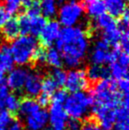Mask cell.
<instances>
[{
	"label": "cell",
	"instance_id": "obj_1",
	"mask_svg": "<svg viewBox=\"0 0 129 130\" xmlns=\"http://www.w3.org/2000/svg\"><path fill=\"white\" fill-rule=\"evenodd\" d=\"M60 52L63 64L68 68H78L82 64L89 49L87 31L79 26L64 27L55 43Z\"/></svg>",
	"mask_w": 129,
	"mask_h": 130
},
{
	"label": "cell",
	"instance_id": "obj_2",
	"mask_svg": "<svg viewBox=\"0 0 129 130\" xmlns=\"http://www.w3.org/2000/svg\"><path fill=\"white\" fill-rule=\"evenodd\" d=\"M93 105L117 109L125 98L128 96H124L119 92L117 86V82L110 78H106L97 82L92 90Z\"/></svg>",
	"mask_w": 129,
	"mask_h": 130
},
{
	"label": "cell",
	"instance_id": "obj_3",
	"mask_svg": "<svg viewBox=\"0 0 129 130\" xmlns=\"http://www.w3.org/2000/svg\"><path fill=\"white\" fill-rule=\"evenodd\" d=\"M9 48L14 64L24 67L33 62L34 53L39 48V43L34 36L21 35L12 42Z\"/></svg>",
	"mask_w": 129,
	"mask_h": 130
},
{
	"label": "cell",
	"instance_id": "obj_4",
	"mask_svg": "<svg viewBox=\"0 0 129 130\" xmlns=\"http://www.w3.org/2000/svg\"><path fill=\"white\" fill-rule=\"evenodd\" d=\"M93 99L89 93L86 91L73 92L67 96L64 104V109L67 116L71 119L82 120L91 111Z\"/></svg>",
	"mask_w": 129,
	"mask_h": 130
},
{
	"label": "cell",
	"instance_id": "obj_5",
	"mask_svg": "<svg viewBox=\"0 0 129 130\" xmlns=\"http://www.w3.org/2000/svg\"><path fill=\"white\" fill-rule=\"evenodd\" d=\"M59 22L65 27H74L83 17L84 10L81 3L77 0H67L58 10Z\"/></svg>",
	"mask_w": 129,
	"mask_h": 130
},
{
	"label": "cell",
	"instance_id": "obj_6",
	"mask_svg": "<svg viewBox=\"0 0 129 130\" xmlns=\"http://www.w3.org/2000/svg\"><path fill=\"white\" fill-rule=\"evenodd\" d=\"M68 116L64 109V104L51 103L48 111V125L50 130H66Z\"/></svg>",
	"mask_w": 129,
	"mask_h": 130
},
{
	"label": "cell",
	"instance_id": "obj_7",
	"mask_svg": "<svg viewBox=\"0 0 129 130\" xmlns=\"http://www.w3.org/2000/svg\"><path fill=\"white\" fill-rule=\"evenodd\" d=\"M89 85V80L87 76V73L81 68L72 69L66 74L65 86L70 92L84 91Z\"/></svg>",
	"mask_w": 129,
	"mask_h": 130
},
{
	"label": "cell",
	"instance_id": "obj_8",
	"mask_svg": "<svg viewBox=\"0 0 129 130\" xmlns=\"http://www.w3.org/2000/svg\"><path fill=\"white\" fill-rule=\"evenodd\" d=\"M110 46L103 41L99 39L94 44L89 55V60L93 65H102L104 66L110 62Z\"/></svg>",
	"mask_w": 129,
	"mask_h": 130
},
{
	"label": "cell",
	"instance_id": "obj_9",
	"mask_svg": "<svg viewBox=\"0 0 129 130\" xmlns=\"http://www.w3.org/2000/svg\"><path fill=\"white\" fill-rule=\"evenodd\" d=\"M24 129L45 130L48 126V111L44 108H39L24 118Z\"/></svg>",
	"mask_w": 129,
	"mask_h": 130
},
{
	"label": "cell",
	"instance_id": "obj_10",
	"mask_svg": "<svg viewBox=\"0 0 129 130\" xmlns=\"http://www.w3.org/2000/svg\"><path fill=\"white\" fill-rule=\"evenodd\" d=\"M28 73V69L24 67H13L6 78L7 88L13 91L22 90Z\"/></svg>",
	"mask_w": 129,
	"mask_h": 130
},
{
	"label": "cell",
	"instance_id": "obj_11",
	"mask_svg": "<svg viewBox=\"0 0 129 130\" xmlns=\"http://www.w3.org/2000/svg\"><path fill=\"white\" fill-rule=\"evenodd\" d=\"M61 25L58 21L51 20L45 24L39 35L41 42L44 46L50 47L56 43L61 32Z\"/></svg>",
	"mask_w": 129,
	"mask_h": 130
},
{
	"label": "cell",
	"instance_id": "obj_12",
	"mask_svg": "<svg viewBox=\"0 0 129 130\" xmlns=\"http://www.w3.org/2000/svg\"><path fill=\"white\" fill-rule=\"evenodd\" d=\"M128 98H125L115 111V121L112 130H129Z\"/></svg>",
	"mask_w": 129,
	"mask_h": 130
},
{
	"label": "cell",
	"instance_id": "obj_13",
	"mask_svg": "<svg viewBox=\"0 0 129 130\" xmlns=\"http://www.w3.org/2000/svg\"><path fill=\"white\" fill-rule=\"evenodd\" d=\"M42 82L43 78L38 72L28 73L23 87L25 93L31 98H37L42 90Z\"/></svg>",
	"mask_w": 129,
	"mask_h": 130
},
{
	"label": "cell",
	"instance_id": "obj_14",
	"mask_svg": "<svg viewBox=\"0 0 129 130\" xmlns=\"http://www.w3.org/2000/svg\"><path fill=\"white\" fill-rule=\"evenodd\" d=\"M81 5L87 15L93 19H97L105 12L103 0H83Z\"/></svg>",
	"mask_w": 129,
	"mask_h": 130
},
{
	"label": "cell",
	"instance_id": "obj_15",
	"mask_svg": "<svg viewBox=\"0 0 129 130\" xmlns=\"http://www.w3.org/2000/svg\"><path fill=\"white\" fill-rule=\"evenodd\" d=\"M1 35L7 42H12L21 35L18 20L15 18L9 19L5 24L1 27Z\"/></svg>",
	"mask_w": 129,
	"mask_h": 130
},
{
	"label": "cell",
	"instance_id": "obj_16",
	"mask_svg": "<svg viewBox=\"0 0 129 130\" xmlns=\"http://www.w3.org/2000/svg\"><path fill=\"white\" fill-rule=\"evenodd\" d=\"M103 2L105 11L113 18H120L127 11L126 0H103Z\"/></svg>",
	"mask_w": 129,
	"mask_h": 130
},
{
	"label": "cell",
	"instance_id": "obj_17",
	"mask_svg": "<svg viewBox=\"0 0 129 130\" xmlns=\"http://www.w3.org/2000/svg\"><path fill=\"white\" fill-rule=\"evenodd\" d=\"M86 73L88 80H91L93 82H99L101 80L110 77L109 68L105 66L102 65H93V64H91L88 67Z\"/></svg>",
	"mask_w": 129,
	"mask_h": 130
},
{
	"label": "cell",
	"instance_id": "obj_18",
	"mask_svg": "<svg viewBox=\"0 0 129 130\" xmlns=\"http://www.w3.org/2000/svg\"><path fill=\"white\" fill-rule=\"evenodd\" d=\"M14 62L7 45L0 46V74L9 73L13 68Z\"/></svg>",
	"mask_w": 129,
	"mask_h": 130
},
{
	"label": "cell",
	"instance_id": "obj_19",
	"mask_svg": "<svg viewBox=\"0 0 129 130\" xmlns=\"http://www.w3.org/2000/svg\"><path fill=\"white\" fill-rule=\"evenodd\" d=\"M122 31L119 27L118 23L114 26L102 31V39L105 41L110 46H118L121 37Z\"/></svg>",
	"mask_w": 129,
	"mask_h": 130
},
{
	"label": "cell",
	"instance_id": "obj_20",
	"mask_svg": "<svg viewBox=\"0 0 129 130\" xmlns=\"http://www.w3.org/2000/svg\"><path fill=\"white\" fill-rule=\"evenodd\" d=\"M45 63L53 68L62 67V55L56 47H50L48 50L45 51Z\"/></svg>",
	"mask_w": 129,
	"mask_h": 130
},
{
	"label": "cell",
	"instance_id": "obj_21",
	"mask_svg": "<svg viewBox=\"0 0 129 130\" xmlns=\"http://www.w3.org/2000/svg\"><path fill=\"white\" fill-rule=\"evenodd\" d=\"M39 5L43 17L53 18L57 15L59 10L57 0H41Z\"/></svg>",
	"mask_w": 129,
	"mask_h": 130
},
{
	"label": "cell",
	"instance_id": "obj_22",
	"mask_svg": "<svg viewBox=\"0 0 129 130\" xmlns=\"http://www.w3.org/2000/svg\"><path fill=\"white\" fill-rule=\"evenodd\" d=\"M39 108H41L39 106V104H37L36 100H34V98H28L23 99L22 101H21L19 107V111L20 115H21L22 118H25L28 115L31 114L32 112L35 111L36 110H38Z\"/></svg>",
	"mask_w": 129,
	"mask_h": 130
},
{
	"label": "cell",
	"instance_id": "obj_23",
	"mask_svg": "<svg viewBox=\"0 0 129 130\" xmlns=\"http://www.w3.org/2000/svg\"><path fill=\"white\" fill-rule=\"evenodd\" d=\"M109 71H110V76L113 78V80H119L121 79L127 78L128 74V68L123 67L117 62H112L110 63V67H109Z\"/></svg>",
	"mask_w": 129,
	"mask_h": 130
},
{
	"label": "cell",
	"instance_id": "obj_24",
	"mask_svg": "<svg viewBox=\"0 0 129 130\" xmlns=\"http://www.w3.org/2000/svg\"><path fill=\"white\" fill-rule=\"evenodd\" d=\"M117 23L118 22L115 21V19L113 17H112L110 14L104 12V13H103L102 15H100L99 17H97L96 19L95 26L97 28L103 31L105 29L109 28V27L116 25Z\"/></svg>",
	"mask_w": 129,
	"mask_h": 130
},
{
	"label": "cell",
	"instance_id": "obj_25",
	"mask_svg": "<svg viewBox=\"0 0 129 130\" xmlns=\"http://www.w3.org/2000/svg\"><path fill=\"white\" fill-rule=\"evenodd\" d=\"M46 23H47L46 19L41 15L31 18L30 32H29V34H31L30 36H33L34 37L35 36H39V35L41 34L42 30H43V28L44 27Z\"/></svg>",
	"mask_w": 129,
	"mask_h": 130
},
{
	"label": "cell",
	"instance_id": "obj_26",
	"mask_svg": "<svg viewBox=\"0 0 129 130\" xmlns=\"http://www.w3.org/2000/svg\"><path fill=\"white\" fill-rule=\"evenodd\" d=\"M58 89H59V87L50 76H47L44 79H43L41 93L51 98V96L55 93L56 90H58Z\"/></svg>",
	"mask_w": 129,
	"mask_h": 130
},
{
	"label": "cell",
	"instance_id": "obj_27",
	"mask_svg": "<svg viewBox=\"0 0 129 130\" xmlns=\"http://www.w3.org/2000/svg\"><path fill=\"white\" fill-rule=\"evenodd\" d=\"M2 5L10 15L18 13L23 6L22 0H3Z\"/></svg>",
	"mask_w": 129,
	"mask_h": 130
},
{
	"label": "cell",
	"instance_id": "obj_28",
	"mask_svg": "<svg viewBox=\"0 0 129 130\" xmlns=\"http://www.w3.org/2000/svg\"><path fill=\"white\" fill-rule=\"evenodd\" d=\"M20 104H21V100L18 98V96L14 94H9L7 96L6 100L5 103V110L9 111L10 113H13L18 111L20 107Z\"/></svg>",
	"mask_w": 129,
	"mask_h": 130
},
{
	"label": "cell",
	"instance_id": "obj_29",
	"mask_svg": "<svg viewBox=\"0 0 129 130\" xmlns=\"http://www.w3.org/2000/svg\"><path fill=\"white\" fill-rule=\"evenodd\" d=\"M66 74L67 73L65 70H63L61 67H59V68H54L51 71L50 77L54 80V82L57 84L58 87L60 88L62 86H65V80H66Z\"/></svg>",
	"mask_w": 129,
	"mask_h": 130
},
{
	"label": "cell",
	"instance_id": "obj_30",
	"mask_svg": "<svg viewBox=\"0 0 129 130\" xmlns=\"http://www.w3.org/2000/svg\"><path fill=\"white\" fill-rule=\"evenodd\" d=\"M18 23H19L20 31L21 35H28L30 32V23H31V18L28 17L27 14H21L19 17Z\"/></svg>",
	"mask_w": 129,
	"mask_h": 130
},
{
	"label": "cell",
	"instance_id": "obj_31",
	"mask_svg": "<svg viewBox=\"0 0 129 130\" xmlns=\"http://www.w3.org/2000/svg\"><path fill=\"white\" fill-rule=\"evenodd\" d=\"M26 8H27L26 14L30 18L36 17V16H39L40 14H41L39 2L36 1V0H31V1L28 4Z\"/></svg>",
	"mask_w": 129,
	"mask_h": 130
},
{
	"label": "cell",
	"instance_id": "obj_32",
	"mask_svg": "<svg viewBox=\"0 0 129 130\" xmlns=\"http://www.w3.org/2000/svg\"><path fill=\"white\" fill-rule=\"evenodd\" d=\"M12 113L5 110L0 111V130H6V127L12 120Z\"/></svg>",
	"mask_w": 129,
	"mask_h": 130
},
{
	"label": "cell",
	"instance_id": "obj_33",
	"mask_svg": "<svg viewBox=\"0 0 129 130\" xmlns=\"http://www.w3.org/2000/svg\"><path fill=\"white\" fill-rule=\"evenodd\" d=\"M67 96H68V95H67L66 91L64 90V89H59V90H56L55 93L51 96V98H50V102H51V103L64 104Z\"/></svg>",
	"mask_w": 129,
	"mask_h": 130
},
{
	"label": "cell",
	"instance_id": "obj_34",
	"mask_svg": "<svg viewBox=\"0 0 129 130\" xmlns=\"http://www.w3.org/2000/svg\"><path fill=\"white\" fill-rule=\"evenodd\" d=\"M117 86L119 92L124 96H128L129 92V83L127 78L121 79V80H117Z\"/></svg>",
	"mask_w": 129,
	"mask_h": 130
},
{
	"label": "cell",
	"instance_id": "obj_35",
	"mask_svg": "<svg viewBox=\"0 0 129 130\" xmlns=\"http://www.w3.org/2000/svg\"><path fill=\"white\" fill-rule=\"evenodd\" d=\"M119 46L122 49L123 51L128 52L129 49V35H128V30L127 31H122L121 34V37L119 40Z\"/></svg>",
	"mask_w": 129,
	"mask_h": 130
},
{
	"label": "cell",
	"instance_id": "obj_36",
	"mask_svg": "<svg viewBox=\"0 0 129 130\" xmlns=\"http://www.w3.org/2000/svg\"><path fill=\"white\" fill-rule=\"evenodd\" d=\"M10 94L9 89L7 86L3 85L0 87V111L1 110H5V103L6 100L7 96Z\"/></svg>",
	"mask_w": 129,
	"mask_h": 130
},
{
	"label": "cell",
	"instance_id": "obj_37",
	"mask_svg": "<svg viewBox=\"0 0 129 130\" xmlns=\"http://www.w3.org/2000/svg\"><path fill=\"white\" fill-rule=\"evenodd\" d=\"M81 130H105V129H103L97 122L89 120V121H87L86 123L81 125Z\"/></svg>",
	"mask_w": 129,
	"mask_h": 130
},
{
	"label": "cell",
	"instance_id": "obj_38",
	"mask_svg": "<svg viewBox=\"0 0 129 130\" xmlns=\"http://www.w3.org/2000/svg\"><path fill=\"white\" fill-rule=\"evenodd\" d=\"M36 102L39 104L40 107L44 108V107H46L48 104H50V96L43 94V93H40V95L37 96Z\"/></svg>",
	"mask_w": 129,
	"mask_h": 130
},
{
	"label": "cell",
	"instance_id": "obj_39",
	"mask_svg": "<svg viewBox=\"0 0 129 130\" xmlns=\"http://www.w3.org/2000/svg\"><path fill=\"white\" fill-rule=\"evenodd\" d=\"M6 130H24V126L21 120L17 119H12L8 127H6Z\"/></svg>",
	"mask_w": 129,
	"mask_h": 130
},
{
	"label": "cell",
	"instance_id": "obj_40",
	"mask_svg": "<svg viewBox=\"0 0 129 130\" xmlns=\"http://www.w3.org/2000/svg\"><path fill=\"white\" fill-rule=\"evenodd\" d=\"M81 122L79 120H75V119H71L67 122V127L66 130H81Z\"/></svg>",
	"mask_w": 129,
	"mask_h": 130
},
{
	"label": "cell",
	"instance_id": "obj_41",
	"mask_svg": "<svg viewBox=\"0 0 129 130\" xmlns=\"http://www.w3.org/2000/svg\"><path fill=\"white\" fill-rule=\"evenodd\" d=\"M9 19H10V14L6 12L3 5H0V28L5 24V22Z\"/></svg>",
	"mask_w": 129,
	"mask_h": 130
},
{
	"label": "cell",
	"instance_id": "obj_42",
	"mask_svg": "<svg viewBox=\"0 0 129 130\" xmlns=\"http://www.w3.org/2000/svg\"><path fill=\"white\" fill-rule=\"evenodd\" d=\"M5 79L4 77V74H0V87L5 85Z\"/></svg>",
	"mask_w": 129,
	"mask_h": 130
},
{
	"label": "cell",
	"instance_id": "obj_43",
	"mask_svg": "<svg viewBox=\"0 0 129 130\" xmlns=\"http://www.w3.org/2000/svg\"><path fill=\"white\" fill-rule=\"evenodd\" d=\"M67 0H57V2H65Z\"/></svg>",
	"mask_w": 129,
	"mask_h": 130
},
{
	"label": "cell",
	"instance_id": "obj_44",
	"mask_svg": "<svg viewBox=\"0 0 129 130\" xmlns=\"http://www.w3.org/2000/svg\"><path fill=\"white\" fill-rule=\"evenodd\" d=\"M0 46H1V41H0Z\"/></svg>",
	"mask_w": 129,
	"mask_h": 130
}]
</instances>
